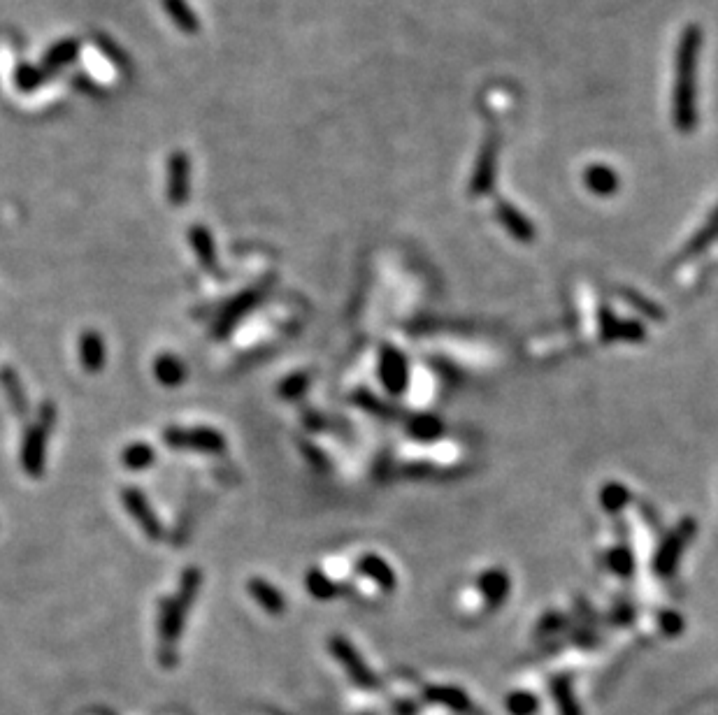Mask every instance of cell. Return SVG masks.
I'll list each match as a JSON object with an SVG mask.
<instances>
[{
    "mask_svg": "<svg viewBox=\"0 0 718 715\" xmlns=\"http://www.w3.org/2000/svg\"><path fill=\"white\" fill-rule=\"evenodd\" d=\"M54 425V407L45 404L40 414V423H35L31 430L26 432L24 446H21V465L24 472L33 479H38L45 472V451H47V435Z\"/></svg>",
    "mask_w": 718,
    "mask_h": 715,
    "instance_id": "1",
    "label": "cell"
},
{
    "mask_svg": "<svg viewBox=\"0 0 718 715\" xmlns=\"http://www.w3.org/2000/svg\"><path fill=\"white\" fill-rule=\"evenodd\" d=\"M163 439L172 449H191L210 455L226 451L224 435L212 428H168L163 432Z\"/></svg>",
    "mask_w": 718,
    "mask_h": 715,
    "instance_id": "2",
    "label": "cell"
},
{
    "mask_svg": "<svg viewBox=\"0 0 718 715\" xmlns=\"http://www.w3.org/2000/svg\"><path fill=\"white\" fill-rule=\"evenodd\" d=\"M121 502H124V507H126L128 514H131V518L140 525V530L145 532L149 539L156 541V539L163 537L161 520L156 518L152 504H149L147 495L142 493V490L124 488V493H121Z\"/></svg>",
    "mask_w": 718,
    "mask_h": 715,
    "instance_id": "3",
    "label": "cell"
},
{
    "mask_svg": "<svg viewBox=\"0 0 718 715\" xmlns=\"http://www.w3.org/2000/svg\"><path fill=\"white\" fill-rule=\"evenodd\" d=\"M258 298H261V295H258L256 291H247V293H242L240 298H235L231 305H226L224 312L219 314L217 325H214V332H217V335H221V337L228 335V332H231L235 325H238V321L242 319V316L249 314L251 309L256 307Z\"/></svg>",
    "mask_w": 718,
    "mask_h": 715,
    "instance_id": "4",
    "label": "cell"
},
{
    "mask_svg": "<svg viewBox=\"0 0 718 715\" xmlns=\"http://www.w3.org/2000/svg\"><path fill=\"white\" fill-rule=\"evenodd\" d=\"M80 363L86 372H100L105 367V342L96 330H84L80 337Z\"/></svg>",
    "mask_w": 718,
    "mask_h": 715,
    "instance_id": "5",
    "label": "cell"
},
{
    "mask_svg": "<svg viewBox=\"0 0 718 715\" xmlns=\"http://www.w3.org/2000/svg\"><path fill=\"white\" fill-rule=\"evenodd\" d=\"M186 611H189V604H184L182 599L168 597L163 599L161 604V637L165 641H172L182 632Z\"/></svg>",
    "mask_w": 718,
    "mask_h": 715,
    "instance_id": "6",
    "label": "cell"
},
{
    "mask_svg": "<svg viewBox=\"0 0 718 715\" xmlns=\"http://www.w3.org/2000/svg\"><path fill=\"white\" fill-rule=\"evenodd\" d=\"M154 377L165 388H177L186 381V367L175 353H161L154 360Z\"/></svg>",
    "mask_w": 718,
    "mask_h": 715,
    "instance_id": "7",
    "label": "cell"
},
{
    "mask_svg": "<svg viewBox=\"0 0 718 715\" xmlns=\"http://www.w3.org/2000/svg\"><path fill=\"white\" fill-rule=\"evenodd\" d=\"M170 172V200L175 205H184L189 198V163H186L184 154H175Z\"/></svg>",
    "mask_w": 718,
    "mask_h": 715,
    "instance_id": "8",
    "label": "cell"
},
{
    "mask_svg": "<svg viewBox=\"0 0 718 715\" xmlns=\"http://www.w3.org/2000/svg\"><path fill=\"white\" fill-rule=\"evenodd\" d=\"M247 590H249V595L254 597L256 602L261 604L265 611L279 613V611L284 609L282 592H279L277 588H272V585L265 583L263 579H251V581L247 583Z\"/></svg>",
    "mask_w": 718,
    "mask_h": 715,
    "instance_id": "9",
    "label": "cell"
},
{
    "mask_svg": "<svg viewBox=\"0 0 718 715\" xmlns=\"http://www.w3.org/2000/svg\"><path fill=\"white\" fill-rule=\"evenodd\" d=\"M191 247L196 251L200 263L205 265V270L210 272L217 270V251H214V242L210 233H207V228L203 226L191 228Z\"/></svg>",
    "mask_w": 718,
    "mask_h": 715,
    "instance_id": "10",
    "label": "cell"
},
{
    "mask_svg": "<svg viewBox=\"0 0 718 715\" xmlns=\"http://www.w3.org/2000/svg\"><path fill=\"white\" fill-rule=\"evenodd\" d=\"M154 460H156V453L152 446L145 442L128 444L124 453H121V462H124V467L133 469V472H145V469L154 465Z\"/></svg>",
    "mask_w": 718,
    "mask_h": 715,
    "instance_id": "11",
    "label": "cell"
},
{
    "mask_svg": "<svg viewBox=\"0 0 718 715\" xmlns=\"http://www.w3.org/2000/svg\"><path fill=\"white\" fill-rule=\"evenodd\" d=\"M0 386H3L7 400H10L12 407L17 409L19 414H26V393L17 377V372H12L10 367H5V370L0 372Z\"/></svg>",
    "mask_w": 718,
    "mask_h": 715,
    "instance_id": "12",
    "label": "cell"
},
{
    "mask_svg": "<svg viewBox=\"0 0 718 715\" xmlns=\"http://www.w3.org/2000/svg\"><path fill=\"white\" fill-rule=\"evenodd\" d=\"M200 583H203V572L196 567H189L186 572L182 574V585H179V592H177V599H182L184 604H193V599H196L198 590H200Z\"/></svg>",
    "mask_w": 718,
    "mask_h": 715,
    "instance_id": "13",
    "label": "cell"
},
{
    "mask_svg": "<svg viewBox=\"0 0 718 715\" xmlns=\"http://www.w3.org/2000/svg\"><path fill=\"white\" fill-rule=\"evenodd\" d=\"M165 5H168L170 17L177 21V26L182 28V31H196V17L189 12L184 0H165Z\"/></svg>",
    "mask_w": 718,
    "mask_h": 715,
    "instance_id": "14",
    "label": "cell"
},
{
    "mask_svg": "<svg viewBox=\"0 0 718 715\" xmlns=\"http://www.w3.org/2000/svg\"><path fill=\"white\" fill-rule=\"evenodd\" d=\"M75 49H77L75 42H63V45H61L59 49H54V52L47 56L49 65H63V61H66L68 56L75 54Z\"/></svg>",
    "mask_w": 718,
    "mask_h": 715,
    "instance_id": "15",
    "label": "cell"
},
{
    "mask_svg": "<svg viewBox=\"0 0 718 715\" xmlns=\"http://www.w3.org/2000/svg\"><path fill=\"white\" fill-rule=\"evenodd\" d=\"M38 79H40L38 72L31 70V68H26V65L19 70V84L24 86V89H33V86H38L40 84Z\"/></svg>",
    "mask_w": 718,
    "mask_h": 715,
    "instance_id": "16",
    "label": "cell"
}]
</instances>
